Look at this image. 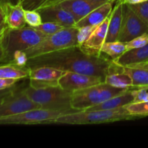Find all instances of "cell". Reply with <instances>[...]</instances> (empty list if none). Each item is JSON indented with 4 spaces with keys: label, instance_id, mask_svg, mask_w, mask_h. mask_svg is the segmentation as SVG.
<instances>
[{
    "label": "cell",
    "instance_id": "1",
    "mask_svg": "<svg viewBox=\"0 0 148 148\" xmlns=\"http://www.w3.org/2000/svg\"><path fill=\"white\" fill-rule=\"evenodd\" d=\"M48 66L64 72H72L101 77L123 72V66L102 53L92 55L85 53L79 46H74L35 57L29 58L25 67L34 69Z\"/></svg>",
    "mask_w": 148,
    "mask_h": 148
},
{
    "label": "cell",
    "instance_id": "2",
    "mask_svg": "<svg viewBox=\"0 0 148 148\" xmlns=\"http://www.w3.org/2000/svg\"><path fill=\"white\" fill-rule=\"evenodd\" d=\"M137 117L132 115L125 106L109 110H95V111H79L62 115L58 118L49 121V124H94L102 123L130 120Z\"/></svg>",
    "mask_w": 148,
    "mask_h": 148
},
{
    "label": "cell",
    "instance_id": "3",
    "mask_svg": "<svg viewBox=\"0 0 148 148\" xmlns=\"http://www.w3.org/2000/svg\"><path fill=\"white\" fill-rule=\"evenodd\" d=\"M46 36L30 26L18 29L7 27L1 34V47L4 64L11 63L13 54L17 51H24L36 46Z\"/></svg>",
    "mask_w": 148,
    "mask_h": 148
},
{
    "label": "cell",
    "instance_id": "4",
    "mask_svg": "<svg viewBox=\"0 0 148 148\" xmlns=\"http://www.w3.org/2000/svg\"><path fill=\"white\" fill-rule=\"evenodd\" d=\"M24 92L30 99L45 109L66 111L69 114L77 112L71 106L72 92L53 86L41 89H34L30 85L24 88Z\"/></svg>",
    "mask_w": 148,
    "mask_h": 148
},
{
    "label": "cell",
    "instance_id": "5",
    "mask_svg": "<svg viewBox=\"0 0 148 148\" xmlns=\"http://www.w3.org/2000/svg\"><path fill=\"white\" fill-rule=\"evenodd\" d=\"M130 88H118L105 82L85 89L72 92L71 106L77 111L84 110L101 103L110 98L126 92Z\"/></svg>",
    "mask_w": 148,
    "mask_h": 148
},
{
    "label": "cell",
    "instance_id": "6",
    "mask_svg": "<svg viewBox=\"0 0 148 148\" xmlns=\"http://www.w3.org/2000/svg\"><path fill=\"white\" fill-rule=\"evenodd\" d=\"M77 34V27H64L53 34L46 36L36 46L27 49L25 53L29 59L71 46H79Z\"/></svg>",
    "mask_w": 148,
    "mask_h": 148
},
{
    "label": "cell",
    "instance_id": "7",
    "mask_svg": "<svg viewBox=\"0 0 148 148\" xmlns=\"http://www.w3.org/2000/svg\"><path fill=\"white\" fill-rule=\"evenodd\" d=\"M66 111L38 108L15 115L0 118V125L11 124H48L49 121L64 114Z\"/></svg>",
    "mask_w": 148,
    "mask_h": 148
},
{
    "label": "cell",
    "instance_id": "8",
    "mask_svg": "<svg viewBox=\"0 0 148 148\" xmlns=\"http://www.w3.org/2000/svg\"><path fill=\"white\" fill-rule=\"evenodd\" d=\"M38 108H40V106L27 96L24 88L19 90L14 88L12 92L4 97L0 103V118Z\"/></svg>",
    "mask_w": 148,
    "mask_h": 148
},
{
    "label": "cell",
    "instance_id": "9",
    "mask_svg": "<svg viewBox=\"0 0 148 148\" xmlns=\"http://www.w3.org/2000/svg\"><path fill=\"white\" fill-rule=\"evenodd\" d=\"M148 33V25L144 23L129 4H123V17L119 36V41L127 42Z\"/></svg>",
    "mask_w": 148,
    "mask_h": 148
},
{
    "label": "cell",
    "instance_id": "10",
    "mask_svg": "<svg viewBox=\"0 0 148 148\" xmlns=\"http://www.w3.org/2000/svg\"><path fill=\"white\" fill-rule=\"evenodd\" d=\"M65 72L48 66L30 69H29V85L34 89L58 86L59 79Z\"/></svg>",
    "mask_w": 148,
    "mask_h": 148
},
{
    "label": "cell",
    "instance_id": "11",
    "mask_svg": "<svg viewBox=\"0 0 148 148\" xmlns=\"http://www.w3.org/2000/svg\"><path fill=\"white\" fill-rule=\"evenodd\" d=\"M105 79L77 72H66L59 80V86L62 89L73 92L104 82Z\"/></svg>",
    "mask_w": 148,
    "mask_h": 148
},
{
    "label": "cell",
    "instance_id": "12",
    "mask_svg": "<svg viewBox=\"0 0 148 148\" xmlns=\"http://www.w3.org/2000/svg\"><path fill=\"white\" fill-rule=\"evenodd\" d=\"M110 1H98V0H62L53 4L69 11L75 18L76 23L81 19L89 14L90 12L100 6ZM114 2V1H113Z\"/></svg>",
    "mask_w": 148,
    "mask_h": 148
},
{
    "label": "cell",
    "instance_id": "13",
    "mask_svg": "<svg viewBox=\"0 0 148 148\" xmlns=\"http://www.w3.org/2000/svg\"><path fill=\"white\" fill-rule=\"evenodd\" d=\"M109 19L110 15L108 16L102 23L98 25L89 37L83 43L79 45L83 51L92 55L102 54L101 51V47L106 42Z\"/></svg>",
    "mask_w": 148,
    "mask_h": 148
},
{
    "label": "cell",
    "instance_id": "14",
    "mask_svg": "<svg viewBox=\"0 0 148 148\" xmlns=\"http://www.w3.org/2000/svg\"><path fill=\"white\" fill-rule=\"evenodd\" d=\"M43 22H52L64 27H75L76 22L72 14L57 4L41 7L38 10Z\"/></svg>",
    "mask_w": 148,
    "mask_h": 148
},
{
    "label": "cell",
    "instance_id": "15",
    "mask_svg": "<svg viewBox=\"0 0 148 148\" xmlns=\"http://www.w3.org/2000/svg\"><path fill=\"white\" fill-rule=\"evenodd\" d=\"M5 13L7 27L12 29H18L27 26L25 18V10L20 3L12 4L7 2L3 4Z\"/></svg>",
    "mask_w": 148,
    "mask_h": 148
},
{
    "label": "cell",
    "instance_id": "16",
    "mask_svg": "<svg viewBox=\"0 0 148 148\" xmlns=\"http://www.w3.org/2000/svg\"><path fill=\"white\" fill-rule=\"evenodd\" d=\"M147 62L148 43L142 47L127 51L114 61V62L122 66H134Z\"/></svg>",
    "mask_w": 148,
    "mask_h": 148
},
{
    "label": "cell",
    "instance_id": "17",
    "mask_svg": "<svg viewBox=\"0 0 148 148\" xmlns=\"http://www.w3.org/2000/svg\"><path fill=\"white\" fill-rule=\"evenodd\" d=\"M113 4V1H108L95 9L77 22L75 27L79 28L85 26H96L99 25L110 15L112 11Z\"/></svg>",
    "mask_w": 148,
    "mask_h": 148
},
{
    "label": "cell",
    "instance_id": "18",
    "mask_svg": "<svg viewBox=\"0 0 148 148\" xmlns=\"http://www.w3.org/2000/svg\"><path fill=\"white\" fill-rule=\"evenodd\" d=\"M123 17V3L121 0H118L110 14L106 42L117 41L121 30Z\"/></svg>",
    "mask_w": 148,
    "mask_h": 148
},
{
    "label": "cell",
    "instance_id": "19",
    "mask_svg": "<svg viewBox=\"0 0 148 148\" xmlns=\"http://www.w3.org/2000/svg\"><path fill=\"white\" fill-rule=\"evenodd\" d=\"M132 88L127 90L126 92L116 95L115 97L110 98L101 103L95 105L94 106L90 107L89 108L84 110V111H95V110H109L114 109V108H119V107L125 106L128 104L132 103L133 102V96L132 95Z\"/></svg>",
    "mask_w": 148,
    "mask_h": 148
},
{
    "label": "cell",
    "instance_id": "20",
    "mask_svg": "<svg viewBox=\"0 0 148 148\" xmlns=\"http://www.w3.org/2000/svg\"><path fill=\"white\" fill-rule=\"evenodd\" d=\"M29 69L21 67L12 63L0 64V78L1 79H14L20 80L28 77Z\"/></svg>",
    "mask_w": 148,
    "mask_h": 148
},
{
    "label": "cell",
    "instance_id": "21",
    "mask_svg": "<svg viewBox=\"0 0 148 148\" xmlns=\"http://www.w3.org/2000/svg\"><path fill=\"white\" fill-rule=\"evenodd\" d=\"M123 72L132 79L133 88H148V69L135 66H123Z\"/></svg>",
    "mask_w": 148,
    "mask_h": 148
},
{
    "label": "cell",
    "instance_id": "22",
    "mask_svg": "<svg viewBox=\"0 0 148 148\" xmlns=\"http://www.w3.org/2000/svg\"><path fill=\"white\" fill-rule=\"evenodd\" d=\"M126 43L119 40L105 42L101 47V53L106 55L110 59L114 62L127 51Z\"/></svg>",
    "mask_w": 148,
    "mask_h": 148
},
{
    "label": "cell",
    "instance_id": "23",
    "mask_svg": "<svg viewBox=\"0 0 148 148\" xmlns=\"http://www.w3.org/2000/svg\"><path fill=\"white\" fill-rule=\"evenodd\" d=\"M104 82L111 86L118 88H129L132 87V79L128 74L124 72L107 75Z\"/></svg>",
    "mask_w": 148,
    "mask_h": 148
},
{
    "label": "cell",
    "instance_id": "24",
    "mask_svg": "<svg viewBox=\"0 0 148 148\" xmlns=\"http://www.w3.org/2000/svg\"><path fill=\"white\" fill-rule=\"evenodd\" d=\"M126 108L132 115L137 118L148 116V101L142 103H132L126 106Z\"/></svg>",
    "mask_w": 148,
    "mask_h": 148
},
{
    "label": "cell",
    "instance_id": "25",
    "mask_svg": "<svg viewBox=\"0 0 148 148\" xmlns=\"http://www.w3.org/2000/svg\"><path fill=\"white\" fill-rule=\"evenodd\" d=\"M25 18L27 26L36 27L42 23V17L38 10H25Z\"/></svg>",
    "mask_w": 148,
    "mask_h": 148
},
{
    "label": "cell",
    "instance_id": "26",
    "mask_svg": "<svg viewBox=\"0 0 148 148\" xmlns=\"http://www.w3.org/2000/svg\"><path fill=\"white\" fill-rule=\"evenodd\" d=\"M64 27L57 24V23H52V22H43L40 25L33 27V28L41 32L42 33L46 35V36H49V35H52L59 31Z\"/></svg>",
    "mask_w": 148,
    "mask_h": 148
},
{
    "label": "cell",
    "instance_id": "27",
    "mask_svg": "<svg viewBox=\"0 0 148 148\" xmlns=\"http://www.w3.org/2000/svg\"><path fill=\"white\" fill-rule=\"evenodd\" d=\"M137 15L148 25V0L135 4H129Z\"/></svg>",
    "mask_w": 148,
    "mask_h": 148
},
{
    "label": "cell",
    "instance_id": "28",
    "mask_svg": "<svg viewBox=\"0 0 148 148\" xmlns=\"http://www.w3.org/2000/svg\"><path fill=\"white\" fill-rule=\"evenodd\" d=\"M148 43V33H144L135 38L132 39L130 41L127 42L126 43L127 46V50H131L133 49H137V48L142 47L145 46Z\"/></svg>",
    "mask_w": 148,
    "mask_h": 148
},
{
    "label": "cell",
    "instance_id": "29",
    "mask_svg": "<svg viewBox=\"0 0 148 148\" xmlns=\"http://www.w3.org/2000/svg\"><path fill=\"white\" fill-rule=\"evenodd\" d=\"M148 88H136L132 90V95L133 96L132 103H142L148 101Z\"/></svg>",
    "mask_w": 148,
    "mask_h": 148
},
{
    "label": "cell",
    "instance_id": "30",
    "mask_svg": "<svg viewBox=\"0 0 148 148\" xmlns=\"http://www.w3.org/2000/svg\"><path fill=\"white\" fill-rule=\"evenodd\" d=\"M28 57L24 51H17L14 53L11 63L21 67H25Z\"/></svg>",
    "mask_w": 148,
    "mask_h": 148
},
{
    "label": "cell",
    "instance_id": "31",
    "mask_svg": "<svg viewBox=\"0 0 148 148\" xmlns=\"http://www.w3.org/2000/svg\"><path fill=\"white\" fill-rule=\"evenodd\" d=\"M47 0H21L20 4L25 10H38Z\"/></svg>",
    "mask_w": 148,
    "mask_h": 148
},
{
    "label": "cell",
    "instance_id": "32",
    "mask_svg": "<svg viewBox=\"0 0 148 148\" xmlns=\"http://www.w3.org/2000/svg\"><path fill=\"white\" fill-rule=\"evenodd\" d=\"M96 26H85V27H79L78 28V34H77V39L79 45L83 43L87 38L90 36V35L92 33L94 30L95 29Z\"/></svg>",
    "mask_w": 148,
    "mask_h": 148
},
{
    "label": "cell",
    "instance_id": "33",
    "mask_svg": "<svg viewBox=\"0 0 148 148\" xmlns=\"http://www.w3.org/2000/svg\"><path fill=\"white\" fill-rule=\"evenodd\" d=\"M7 27V22H6L5 13L2 4H0V36L4 33L5 29Z\"/></svg>",
    "mask_w": 148,
    "mask_h": 148
},
{
    "label": "cell",
    "instance_id": "34",
    "mask_svg": "<svg viewBox=\"0 0 148 148\" xmlns=\"http://www.w3.org/2000/svg\"><path fill=\"white\" fill-rule=\"evenodd\" d=\"M17 79H1L0 78V90L7 89L14 86Z\"/></svg>",
    "mask_w": 148,
    "mask_h": 148
},
{
    "label": "cell",
    "instance_id": "35",
    "mask_svg": "<svg viewBox=\"0 0 148 148\" xmlns=\"http://www.w3.org/2000/svg\"><path fill=\"white\" fill-rule=\"evenodd\" d=\"M15 88V85L10 88H7V89H4V90H0V98L1 97H4L6 96V95H9L10 93H11L12 92V90H14V88Z\"/></svg>",
    "mask_w": 148,
    "mask_h": 148
},
{
    "label": "cell",
    "instance_id": "36",
    "mask_svg": "<svg viewBox=\"0 0 148 148\" xmlns=\"http://www.w3.org/2000/svg\"><path fill=\"white\" fill-rule=\"evenodd\" d=\"M123 4H135L143 2V1H147V0H121Z\"/></svg>",
    "mask_w": 148,
    "mask_h": 148
},
{
    "label": "cell",
    "instance_id": "37",
    "mask_svg": "<svg viewBox=\"0 0 148 148\" xmlns=\"http://www.w3.org/2000/svg\"><path fill=\"white\" fill-rule=\"evenodd\" d=\"M4 64V52H3L2 47H1V35L0 36V64Z\"/></svg>",
    "mask_w": 148,
    "mask_h": 148
},
{
    "label": "cell",
    "instance_id": "38",
    "mask_svg": "<svg viewBox=\"0 0 148 148\" xmlns=\"http://www.w3.org/2000/svg\"><path fill=\"white\" fill-rule=\"evenodd\" d=\"M62 1V0H54V1H51V2L49 3V4H46V5H44V6H48V5H51V4H56V3L59 2V1ZM98 1H114H114H115L116 0H98ZM44 6H43V7H44Z\"/></svg>",
    "mask_w": 148,
    "mask_h": 148
},
{
    "label": "cell",
    "instance_id": "39",
    "mask_svg": "<svg viewBox=\"0 0 148 148\" xmlns=\"http://www.w3.org/2000/svg\"><path fill=\"white\" fill-rule=\"evenodd\" d=\"M135 67H141V68H145V69H148V62L146 63L141 64L137 65V66H134Z\"/></svg>",
    "mask_w": 148,
    "mask_h": 148
},
{
    "label": "cell",
    "instance_id": "40",
    "mask_svg": "<svg viewBox=\"0 0 148 148\" xmlns=\"http://www.w3.org/2000/svg\"><path fill=\"white\" fill-rule=\"evenodd\" d=\"M7 1L12 4H17L20 3V0H7Z\"/></svg>",
    "mask_w": 148,
    "mask_h": 148
},
{
    "label": "cell",
    "instance_id": "41",
    "mask_svg": "<svg viewBox=\"0 0 148 148\" xmlns=\"http://www.w3.org/2000/svg\"><path fill=\"white\" fill-rule=\"evenodd\" d=\"M54 1V0H47V1H46V2L44 3V4H43V5L41 6V7H43V6H44V5H46V4H49V3H50V2H51V1Z\"/></svg>",
    "mask_w": 148,
    "mask_h": 148
},
{
    "label": "cell",
    "instance_id": "42",
    "mask_svg": "<svg viewBox=\"0 0 148 148\" xmlns=\"http://www.w3.org/2000/svg\"><path fill=\"white\" fill-rule=\"evenodd\" d=\"M7 0H0V4H5V3H7Z\"/></svg>",
    "mask_w": 148,
    "mask_h": 148
},
{
    "label": "cell",
    "instance_id": "43",
    "mask_svg": "<svg viewBox=\"0 0 148 148\" xmlns=\"http://www.w3.org/2000/svg\"><path fill=\"white\" fill-rule=\"evenodd\" d=\"M6 96H7V95H6ZM4 97H5V96H4V97H1V98H0V103L1 102V101H2V100H3V98H4Z\"/></svg>",
    "mask_w": 148,
    "mask_h": 148
},
{
    "label": "cell",
    "instance_id": "44",
    "mask_svg": "<svg viewBox=\"0 0 148 148\" xmlns=\"http://www.w3.org/2000/svg\"><path fill=\"white\" fill-rule=\"evenodd\" d=\"M20 1H21V0H20Z\"/></svg>",
    "mask_w": 148,
    "mask_h": 148
}]
</instances>
